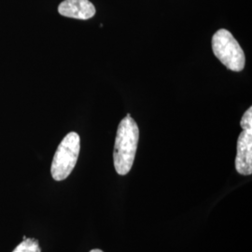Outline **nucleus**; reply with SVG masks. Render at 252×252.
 <instances>
[{"instance_id":"1","label":"nucleus","mask_w":252,"mask_h":252,"mask_svg":"<svg viewBox=\"0 0 252 252\" xmlns=\"http://www.w3.org/2000/svg\"><path fill=\"white\" fill-rule=\"evenodd\" d=\"M138 138V126L128 113L119 125L114 145L113 161L119 175L126 176L131 170L135 161Z\"/></svg>"},{"instance_id":"2","label":"nucleus","mask_w":252,"mask_h":252,"mask_svg":"<svg viewBox=\"0 0 252 252\" xmlns=\"http://www.w3.org/2000/svg\"><path fill=\"white\" fill-rule=\"evenodd\" d=\"M212 50L217 58L234 72L242 71L246 63L243 50L226 29H220L212 37Z\"/></svg>"},{"instance_id":"3","label":"nucleus","mask_w":252,"mask_h":252,"mask_svg":"<svg viewBox=\"0 0 252 252\" xmlns=\"http://www.w3.org/2000/svg\"><path fill=\"white\" fill-rule=\"evenodd\" d=\"M81 150L80 135L71 132L64 136L54 154L51 173L56 181L65 180L73 171Z\"/></svg>"},{"instance_id":"4","label":"nucleus","mask_w":252,"mask_h":252,"mask_svg":"<svg viewBox=\"0 0 252 252\" xmlns=\"http://www.w3.org/2000/svg\"><path fill=\"white\" fill-rule=\"evenodd\" d=\"M235 169L239 174H252V131H242L237 140Z\"/></svg>"},{"instance_id":"5","label":"nucleus","mask_w":252,"mask_h":252,"mask_svg":"<svg viewBox=\"0 0 252 252\" xmlns=\"http://www.w3.org/2000/svg\"><path fill=\"white\" fill-rule=\"evenodd\" d=\"M58 11L65 17L88 20L94 16L95 8L89 0H64L59 5Z\"/></svg>"},{"instance_id":"6","label":"nucleus","mask_w":252,"mask_h":252,"mask_svg":"<svg viewBox=\"0 0 252 252\" xmlns=\"http://www.w3.org/2000/svg\"><path fill=\"white\" fill-rule=\"evenodd\" d=\"M12 252H41V251L36 239L26 238Z\"/></svg>"},{"instance_id":"7","label":"nucleus","mask_w":252,"mask_h":252,"mask_svg":"<svg viewBox=\"0 0 252 252\" xmlns=\"http://www.w3.org/2000/svg\"><path fill=\"white\" fill-rule=\"evenodd\" d=\"M240 126L244 131H252V108H249L241 119Z\"/></svg>"},{"instance_id":"8","label":"nucleus","mask_w":252,"mask_h":252,"mask_svg":"<svg viewBox=\"0 0 252 252\" xmlns=\"http://www.w3.org/2000/svg\"><path fill=\"white\" fill-rule=\"evenodd\" d=\"M90 252H103L101 250H92Z\"/></svg>"}]
</instances>
